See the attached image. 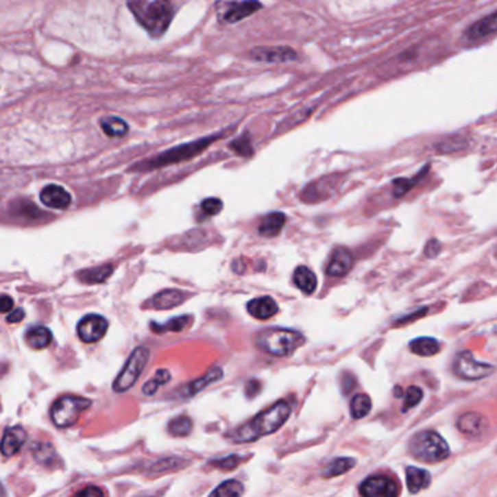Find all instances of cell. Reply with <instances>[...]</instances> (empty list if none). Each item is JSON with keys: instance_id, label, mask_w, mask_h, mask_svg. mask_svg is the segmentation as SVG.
Returning a JSON list of instances; mask_svg holds the SVG:
<instances>
[{"instance_id": "6da1fadb", "label": "cell", "mask_w": 497, "mask_h": 497, "mask_svg": "<svg viewBox=\"0 0 497 497\" xmlns=\"http://www.w3.org/2000/svg\"><path fill=\"white\" fill-rule=\"evenodd\" d=\"M186 2L187 0H129L127 5L149 36L159 38Z\"/></svg>"}, {"instance_id": "7a4b0ae2", "label": "cell", "mask_w": 497, "mask_h": 497, "mask_svg": "<svg viewBox=\"0 0 497 497\" xmlns=\"http://www.w3.org/2000/svg\"><path fill=\"white\" fill-rule=\"evenodd\" d=\"M292 407L287 401L282 400L273 404L267 410L261 411L256 419L241 426L238 431H235L230 437L237 444H247L254 442L260 439L261 436H267L277 432L280 427L286 423V420L291 415Z\"/></svg>"}, {"instance_id": "3957f363", "label": "cell", "mask_w": 497, "mask_h": 497, "mask_svg": "<svg viewBox=\"0 0 497 497\" xmlns=\"http://www.w3.org/2000/svg\"><path fill=\"white\" fill-rule=\"evenodd\" d=\"M305 343V337L302 334L293 330L284 328H269L260 331L256 337V344L264 353L286 357L298 350L300 346Z\"/></svg>"}, {"instance_id": "277c9868", "label": "cell", "mask_w": 497, "mask_h": 497, "mask_svg": "<svg viewBox=\"0 0 497 497\" xmlns=\"http://www.w3.org/2000/svg\"><path fill=\"white\" fill-rule=\"evenodd\" d=\"M225 133L222 134H213V136H207L203 138H199V141H194L191 143H186L177 146L174 149H169L167 152L158 155L154 159H149L143 164H138L137 168L141 169H154V168H160V167H167V165H172V164H178V162L182 160H189L194 156L200 155L203 150H206L209 147L213 142L219 141V138L223 137Z\"/></svg>"}, {"instance_id": "5b68a950", "label": "cell", "mask_w": 497, "mask_h": 497, "mask_svg": "<svg viewBox=\"0 0 497 497\" xmlns=\"http://www.w3.org/2000/svg\"><path fill=\"white\" fill-rule=\"evenodd\" d=\"M410 452L414 458L435 464V462L446 459L450 455V449L441 435L432 431H424L411 439Z\"/></svg>"}, {"instance_id": "8992f818", "label": "cell", "mask_w": 497, "mask_h": 497, "mask_svg": "<svg viewBox=\"0 0 497 497\" xmlns=\"http://www.w3.org/2000/svg\"><path fill=\"white\" fill-rule=\"evenodd\" d=\"M149 349L145 348V346H141V348L133 350L129 359H127L123 371L114 380L112 388L115 392H125L137 383L138 376L142 375L143 369L149 362Z\"/></svg>"}, {"instance_id": "52a82bcc", "label": "cell", "mask_w": 497, "mask_h": 497, "mask_svg": "<svg viewBox=\"0 0 497 497\" xmlns=\"http://www.w3.org/2000/svg\"><path fill=\"white\" fill-rule=\"evenodd\" d=\"M92 404L90 400L84 397L64 396L57 400L51 407V419L57 427L73 426L80 413L86 410Z\"/></svg>"}, {"instance_id": "ba28073f", "label": "cell", "mask_w": 497, "mask_h": 497, "mask_svg": "<svg viewBox=\"0 0 497 497\" xmlns=\"http://www.w3.org/2000/svg\"><path fill=\"white\" fill-rule=\"evenodd\" d=\"M454 372L462 379L477 380L492 375L494 372V366L476 361L474 354L470 350H465L457 356L454 363Z\"/></svg>"}, {"instance_id": "9c48e42d", "label": "cell", "mask_w": 497, "mask_h": 497, "mask_svg": "<svg viewBox=\"0 0 497 497\" xmlns=\"http://www.w3.org/2000/svg\"><path fill=\"white\" fill-rule=\"evenodd\" d=\"M108 330V321L97 314L84 317L77 324L79 339L84 343H95L104 337Z\"/></svg>"}, {"instance_id": "30bf717a", "label": "cell", "mask_w": 497, "mask_h": 497, "mask_svg": "<svg viewBox=\"0 0 497 497\" xmlns=\"http://www.w3.org/2000/svg\"><path fill=\"white\" fill-rule=\"evenodd\" d=\"M250 57L258 63H287L298 59L292 47H257L250 51Z\"/></svg>"}, {"instance_id": "8fae6325", "label": "cell", "mask_w": 497, "mask_h": 497, "mask_svg": "<svg viewBox=\"0 0 497 497\" xmlns=\"http://www.w3.org/2000/svg\"><path fill=\"white\" fill-rule=\"evenodd\" d=\"M400 490L397 483L385 476H374L366 478L361 485V494L374 497V496H385V497H396L398 496Z\"/></svg>"}, {"instance_id": "7c38bea8", "label": "cell", "mask_w": 497, "mask_h": 497, "mask_svg": "<svg viewBox=\"0 0 497 497\" xmlns=\"http://www.w3.org/2000/svg\"><path fill=\"white\" fill-rule=\"evenodd\" d=\"M497 29V12H492L489 16L481 18L465 31L464 40L468 43H480L494 36Z\"/></svg>"}, {"instance_id": "4fadbf2b", "label": "cell", "mask_w": 497, "mask_h": 497, "mask_svg": "<svg viewBox=\"0 0 497 497\" xmlns=\"http://www.w3.org/2000/svg\"><path fill=\"white\" fill-rule=\"evenodd\" d=\"M334 187H336V177L321 178L315 182L309 184V186L302 191V200L308 203L327 200L334 194Z\"/></svg>"}, {"instance_id": "5bb4252c", "label": "cell", "mask_w": 497, "mask_h": 497, "mask_svg": "<svg viewBox=\"0 0 497 497\" xmlns=\"http://www.w3.org/2000/svg\"><path fill=\"white\" fill-rule=\"evenodd\" d=\"M263 8L258 0H242V2H230L223 12V21L235 24L242 19L254 15Z\"/></svg>"}, {"instance_id": "9a60e30c", "label": "cell", "mask_w": 497, "mask_h": 497, "mask_svg": "<svg viewBox=\"0 0 497 497\" xmlns=\"http://www.w3.org/2000/svg\"><path fill=\"white\" fill-rule=\"evenodd\" d=\"M27 441V432L24 427L12 426L8 427L0 442V452L5 457H12L22 448Z\"/></svg>"}, {"instance_id": "2e32d148", "label": "cell", "mask_w": 497, "mask_h": 497, "mask_svg": "<svg viewBox=\"0 0 497 497\" xmlns=\"http://www.w3.org/2000/svg\"><path fill=\"white\" fill-rule=\"evenodd\" d=\"M222 378H223V371L221 367L215 366L206 375H203V376H200L197 379H194L193 383H190L189 385H186L182 389H180V396L182 398H191L194 396H197L202 389H204L206 387H209V385L217 383V380H221Z\"/></svg>"}, {"instance_id": "e0dca14e", "label": "cell", "mask_w": 497, "mask_h": 497, "mask_svg": "<svg viewBox=\"0 0 497 497\" xmlns=\"http://www.w3.org/2000/svg\"><path fill=\"white\" fill-rule=\"evenodd\" d=\"M489 427L487 419L480 413H465L458 419V429L471 437L481 436Z\"/></svg>"}, {"instance_id": "ac0fdd59", "label": "cell", "mask_w": 497, "mask_h": 497, "mask_svg": "<svg viewBox=\"0 0 497 497\" xmlns=\"http://www.w3.org/2000/svg\"><path fill=\"white\" fill-rule=\"evenodd\" d=\"M40 199L43 204L51 207V209H67L72 203V197L63 187L56 186V184H50V186L45 187L41 194Z\"/></svg>"}, {"instance_id": "d6986e66", "label": "cell", "mask_w": 497, "mask_h": 497, "mask_svg": "<svg viewBox=\"0 0 497 497\" xmlns=\"http://www.w3.org/2000/svg\"><path fill=\"white\" fill-rule=\"evenodd\" d=\"M353 265V256L348 248H337L327 267V274L331 277H343L348 274Z\"/></svg>"}, {"instance_id": "ffe728a7", "label": "cell", "mask_w": 497, "mask_h": 497, "mask_svg": "<svg viewBox=\"0 0 497 497\" xmlns=\"http://www.w3.org/2000/svg\"><path fill=\"white\" fill-rule=\"evenodd\" d=\"M247 309L250 314L257 318V319H269L271 317H274L279 311V306H277L276 300L270 296H263V298H257L252 299L248 302Z\"/></svg>"}, {"instance_id": "44dd1931", "label": "cell", "mask_w": 497, "mask_h": 497, "mask_svg": "<svg viewBox=\"0 0 497 497\" xmlns=\"http://www.w3.org/2000/svg\"><path fill=\"white\" fill-rule=\"evenodd\" d=\"M406 481H407V489L410 493H419L429 487L432 483V477H431L429 471L417 468V467H407Z\"/></svg>"}, {"instance_id": "7402d4cb", "label": "cell", "mask_w": 497, "mask_h": 497, "mask_svg": "<svg viewBox=\"0 0 497 497\" xmlns=\"http://www.w3.org/2000/svg\"><path fill=\"white\" fill-rule=\"evenodd\" d=\"M186 300V293L177 289H167L152 298V306L155 309H171L181 305Z\"/></svg>"}, {"instance_id": "603a6c76", "label": "cell", "mask_w": 497, "mask_h": 497, "mask_svg": "<svg viewBox=\"0 0 497 497\" xmlns=\"http://www.w3.org/2000/svg\"><path fill=\"white\" fill-rule=\"evenodd\" d=\"M286 223V215L282 212H274L265 216L263 219L261 225L258 226V234L263 237H276L282 232V229Z\"/></svg>"}, {"instance_id": "cb8c5ba5", "label": "cell", "mask_w": 497, "mask_h": 497, "mask_svg": "<svg viewBox=\"0 0 497 497\" xmlns=\"http://www.w3.org/2000/svg\"><path fill=\"white\" fill-rule=\"evenodd\" d=\"M293 282L298 289H300L305 295H311L315 292L318 280L315 273L309 270L305 265H299L293 273Z\"/></svg>"}, {"instance_id": "d4e9b609", "label": "cell", "mask_w": 497, "mask_h": 497, "mask_svg": "<svg viewBox=\"0 0 497 497\" xmlns=\"http://www.w3.org/2000/svg\"><path fill=\"white\" fill-rule=\"evenodd\" d=\"M112 271H114V267L111 264H104V265H99V267H92L88 270L79 271L77 279L88 284L102 283L108 279V277L112 274Z\"/></svg>"}, {"instance_id": "484cf974", "label": "cell", "mask_w": 497, "mask_h": 497, "mask_svg": "<svg viewBox=\"0 0 497 497\" xmlns=\"http://www.w3.org/2000/svg\"><path fill=\"white\" fill-rule=\"evenodd\" d=\"M25 340L32 349H45L51 343V331L45 327H32L28 330Z\"/></svg>"}, {"instance_id": "4316f807", "label": "cell", "mask_w": 497, "mask_h": 497, "mask_svg": "<svg viewBox=\"0 0 497 497\" xmlns=\"http://www.w3.org/2000/svg\"><path fill=\"white\" fill-rule=\"evenodd\" d=\"M410 349L417 356L429 357V356H435L436 353H439V350H441V344H439V341L432 337H420L410 343Z\"/></svg>"}, {"instance_id": "83f0119b", "label": "cell", "mask_w": 497, "mask_h": 497, "mask_svg": "<svg viewBox=\"0 0 497 497\" xmlns=\"http://www.w3.org/2000/svg\"><path fill=\"white\" fill-rule=\"evenodd\" d=\"M354 465H356V461L353 458H336L322 470V476L326 478L339 477V476H341V474L350 471Z\"/></svg>"}, {"instance_id": "f1b7e54d", "label": "cell", "mask_w": 497, "mask_h": 497, "mask_svg": "<svg viewBox=\"0 0 497 497\" xmlns=\"http://www.w3.org/2000/svg\"><path fill=\"white\" fill-rule=\"evenodd\" d=\"M429 168H431V165L427 164L414 178H398V180L392 181L396 197L400 199V197H402V195H406L415 186V184H417L426 175V172H429Z\"/></svg>"}, {"instance_id": "f546056e", "label": "cell", "mask_w": 497, "mask_h": 497, "mask_svg": "<svg viewBox=\"0 0 497 497\" xmlns=\"http://www.w3.org/2000/svg\"><path fill=\"white\" fill-rule=\"evenodd\" d=\"M101 127L104 133L110 137H121L127 132H129V127H127L125 121H123L119 117H106L101 120Z\"/></svg>"}, {"instance_id": "4dcf8cb0", "label": "cell", "mask_w": 497, "mask_h": 497, "mask_svg": "<svg viewBox=\"0 0 497 497\" xmlns=\"http://www.w3.org/2000/svg\"><path fill=\"white\" fill-rule=\"evenodd\" d=\"M190 321H191V318L189 315H182V317H177V318L169 319L168 322L164 324V326H159V324L152 322V324H150V328H152L158 334L167 332V331L180 332V331H182L184 328H186L189 326Z\"/></svg>"}, {"instance_id": "1f68e13d", "label": "cell", "mask_w": 497, "mask_h": 497, "mask_svg": "<svg viewBox=\"0 0 497 497\" xmlns=\"http://www.w3.org/2000/svg\"><path fill=\"white\" fill-rule=\"evenodd\" d=\"M372 401L366 394H357L353 397L350 404V413L353 419H363L371 411Z\"/></svg>"}, {"instance_id": "d6a6232c", "label": "cell", "mask_w": 497, "mask_h": 497, "mask_svg": "<svg viewBox=\"0 0 497 497\" xmlns=\"http://www.w3.org/2000/svg\"><path fill=\"white\" fill-rule=\"evenodd\" d=\"M242 494H244V485L237 480L225 481L212 492V496L217 497H239Z\"/></svg>"}, {"instance_id": "836d02e7", "label": "cell", "mask_w": 497, "mask_h": 497, "mask_svg": "<svg viewBox=\"0 0 497 497\" xmlns=\"http://www.w3.org/2000/svg\"><path fill=\"white\" fill-rule=\"evenodd\" d=\"M193 431V422L187 415H180V417H175L174 420H171L168 424V432L172 436H187L190 435Z\"/></svg>"}, {"instance_id": "e575fe53", "label": "cell", "mask_w": 497, "mask_h": 497, "mask_svg": "<svg viewBox=\"0 0 497 497\" xmlns=\"http://www.w3.org/2000/svg\"><path fill=\"white\" fill-rule=\"evenodd\" d=\"M171 379V374L167 369H159L152 379H149L147 383L143 385V394L150 397L154 396L160 385H165Z\"/></svg>"}, {"instance_id": "d590c367", "label": "cell", "mask_w": 497, "mask_h": 497, "mask_svg": "<svg viewBox=\"0 0 497 497\" xmlns=\"http://www.w3.org/2000/svg\"><path fill=\"white\" fill-rule=\"evenodd\" d=\"M229 146L239 156L250 158V156L254 155V147H252V143H251V138H250V134L248 133L242 134L241 137L235 138V141L232 143H230Z\"/></svg>"}, {"instance_id": "8d00e7d4", "label": "cell", "mask_w": 497, "mask_h": 497, "mask_svg": "<svg viewBox=\"0 0 497 497\" xmlns=\"http://www.w3.org/2000/svg\"><path fill=\"white\" fill-rule=\"evenodd\" d=\"M422 400H423V391L419 387H414V385L409 387L406 391V396H404V404H402L401 411L402 413L409 411L410 409L417 406Z\"/></svg>"}, {"instance_id": "74e56055", "label": "cell", "mask_w": 497, "mask_h": 497, "mask_svg": "<svg viewBox=\"0 0 497 497\" xmlns=\"http://www.w3.org/2000/svg\"><path fill=\"white\" fill-rule=\"evenodd\" d=\"M465 145H467V141L464 137L452 136V137H448L446 141L437 143L436 147H437V150H441V152L449 154V152H455V150H461Z\"/></svg>"}, {"instance_id": "f35d334b", "label": "cell", "mask_w": 497, "mask_h": 497, "mask_svg": "<svg viewBox=\"0 0 497 497\" xmlns=\"http://www.w3.org/2000/svg\"><path fill=\"white\" fill-rule=\"evenodd\" d=\"M241 464V457L238 455H229L225 458H219V459H212L210 465L221 468V470H235L238 465Z\"/></svg>"}, {"instance_id": "ab89813d", "label": "cell", "mask_w": 497, "mask_h": 497, "mask_svg": "<svg viewBox=\"0 0 497 497\" xmlns=\"http://www.w3.org/2000/svg\"><path fill=\"white\" fill-rule=\"evenodd\" d=\"M223 209V203L221 199H216V197H210V199H206L203 203H202V210L207 215V216H215V215H219L222 212Z\"/></svg>"}, {"instance_id": "60d3db41", "label": "cell", "mask_w": 497, "mask_h": 497, "mask_svg": "<svg viewBox=\"0 0 497 497\" xmlns=\"http://www.w3.org/2000/svg\"><path fill=\"white\" fill-rule=\"evenodd\" d=\"M260 391H261V384H260V380H257V379H251V380H248V384H247V387H245V394H247V397H248V398H254L256 396H258V394H260Z\"/></svg>"}, {"instance_id": "b9f144b4", "label": "cell", "mask_w": 497, "mask_h": 497, "mask_svg": "<svg viewBox=\"0 0 497 497\" xmlns=\"http://www.w3.org/2000/svg\"><path fill=\"white\" fill-rule=\"evenodd\" d=\"M439 251H441V244H439L437 239H431L429 242H427V245L424 247L426 257H429V258L436 257Z\"/></svg>"}, {"instance_id": "7bdbcfd3", "label": "cell", "mask_w": 497, "mask_h": 497, "mask_svg": "<svg viewBox=\"0 0 497 497\" xmlns=\"http://www.w3.org/2000/svg\"><path fill=\"white\" fill-rule=\"evenodd\" d=\"M14 309V299L9 295H0V312H10Z\"/></svg>"}, {"instance_id": "ee69618b", "label": "cell", "mask_w": 497, "mask_h": 497, "mask_svg": "<svg viewBox=\"0 0 497 497\" xmlns=\"http://www.w3.org/2000/svg\"><path fill=\"white\" fill-rule=\"evenodd\" d=\"M24 317H25V311L22 308H16L15 311H10V314L8 315L6 321L9 324H18V322H21L22 319H24Z\"/></svg>"}, {"instance_id": "f6af8a7d", "label": "cell", "mask_w": 497, "mask_h": 497, "mask_svg": "<svg viewBox=\"0 0 497 497\" xmlns=\"http://www.w3.org/2000/svg\"><path fill=\"white\" fill-rule=\"evenodd\" d=\"M76 496H84V497H95V496H104V492L98 487H94V485H88L86 489L80 490L76 493Z\"/></svg>"}, {"instance_id": "bcb514c9", "label": "cell", "mask_w": 497, "mask_h": 497, "mask_svg": "<svg viewBox=\"0 0 497 497\" xmlns=\"http://www.w3.org/2000/svg\"><path fill=\"white\" fill-rule=\"evenodd\" d=\"M178 462H180V459H165V461H160L159 462V464H158V467H156V470L158 471H164V470H172V468H177V467H180V464H178Z\"/></svg>"}, {"instance_id": "7dc6e473", "label": "cell", "mask_w": 497, "mask_h": 497, "mask_svg": "<svg viewBox=\"0 0 497 497\" xmlns=\"http://www.w3.org/2000/svg\"><path fill=\"white\" fill-rule=\"evenodd\" d=\"M6 494V492H5V489H3V485L2 484H0V497H2V496H5Z\"/></svg>"}]
</instances>
